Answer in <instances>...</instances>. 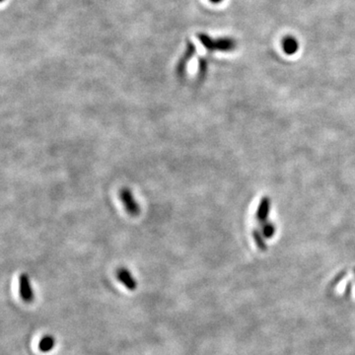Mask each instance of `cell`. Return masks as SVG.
Segmentation results:
<instances>
[{
    "mask_svg": "<svg viewBox=\"0 0 355 355\" xmlns=\"http://www.w3.org/2000/svg\"><path fill=\"white\" fill-rule=\"evenodd\" d=\"M198 38L202 46L208 50L212 51H230L236 47V42L233 39L222 38V39H212L208 35L199 34Z\"/></svg>",
    "mask_w": 355,
    "mask_h": 355,
    "instance_id": "6da1fadb",
    "label": "cell"
},
{
    "mask_svg": "<svg viewBox=\"0 0 355 355\" xmlns=\"http://www.w3.org/2000/svg\"><path fill=\"white\" fill-rule=\"evenodd\" d=\"M19 293L25 303H32L34 301V291L28 275L22 274L19 278Z\"/></svg>",
    "mask_w": 355,
    "mask_h": 355,
    "instance_id": "7a4b0ae2",
    "label": "cell"
},
{
    "mask_svg": "<svg viewBox=\"0 0 355 355\" xmlns=\"http://www.w3.org/2000/svg\"><path fill=\"white\" fill-rule=\"evenodd\" d=\"M121 200L124 203V208L130 215H138L140 212L139 203L134 200L132 194L128 188H124L120 194Z\"/></svg>",
    "mask_w": 355,
    "mask_h": 355,
    "instance_id": "3957f363",
    "label": "cell"
},
{
    "mask_svg": "<svg viewBox=\"0 0 355 355\" xmlns=\"http://www.w3.org/2000/svg\"><path fill=\"white\" fill-rule=\"evenodd\" d=\"M117 278L120 282L123 283L124 287H126L130 291H133L138 288L136 279L133 278L131 272L125 267H121L117 270Z\"/></svg>",
    "mask_w": 355,
    "mask_h": 355,
    "instance_id": "277c9868",
    "label": "cell"
},
{
    "mask_svg": "<svg viewBox=\"0 0 355 355\" xmlns=\"http://www.w3.org/2000/svg\"><path fill=\"white\" fill-rule=\"evenodd\" d=\"M282 49L286 54H294L298 48H299V43L297 39L293 36H286L282 39L281 42Z\"/></svg>",
    "mask_w": 355,
    "mask_h": 355,
    "instance_id": "5b68a950",
    "label": "cell"
},
{
    "mask_svg": "<svg viewBox=\"0 0 355 355\" xmlns=\"http://www.w3.org/2000/svg\"><path fill=\"white\" fill-rule=\"evenodd\" d=\"M195 52H196V47H195V46H194L192 43H188V44H187V47H186V50H185V54H184V57L181 59V61H180L179 64H178V68H177L178 73H179L181 76L184 75V73H185L186 62H188V61L193 58V56L195 54Z\"/></svg>",
    "mask_w": 355,
    "mask_h": 355,
    "instance_id": "8992f818",
    "label": "cell"
},
{
    "mask_svg": "<svg viewBox=\"0 0 355 355\" xmlns=\"http://www.w3.org/2000/svg\"><path fill=\"white\" fill-rule=\"evenodd\" d=\"M56 345V340L52 336H49V335H46V336H44L40 342H39V349L40 351L42 352H49L50 350L53 349Z\"/></svg>",
    "mask_w": 355,
    "mask_h": 355,
    "instance_id": "52a82bcc",
    "label": "cell"
},
{
    "mask_svg": "<svg viewBox=\"0 0 355 355\" xmlns=\"http://www.w3.org/2000/svg\"><path fill=\"white\" fill-rule=\"evenodd\" d=\"M212 3H215V4H217V3H220V2H222L223 0H210Z\"/></svg>",
    "mask_w": 355,
    "mask_h": 355,
    "instance_id": "ba28073f",
    "label": "cell"
},
{
    "mask_svg": "<svg viewBox=\"0 0 355 355\" xmlns=\"http://www.w3.org/2000/svg\"><path fill=\"white\" fill-rule=\"evenodd\" d=\"M354 272H355V270H354Z\"/></svg>",
    "mask_w": 355,
    "mask_h": 355,
    "instance_id": "9c48e42d",
    "label": "cell"
}]
</instances>
